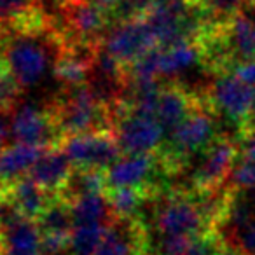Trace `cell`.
I'll use <instances>...</instances> for the list:
<instances>
[{"instance_id":"1","label":"cell","mask_w":255,"mask_h":255,"mask_svg":"<svg viewBox=\"0 0 255 255\" xmlns=\"http://www.w3.org/2000/svg\"><path fill=\"white\" fill-rule=\"evenodd\" d=\"M117 105V103H116ZM116 105L103 102L89 82L63 86L47 105L61 140L91 131H112L116 123Z\"/></svg>"},{"instance_id":"2","label":"cell","mask_w":255,"mask_h":255,"mask_svg":"<svg viewBox=\"0 0 255 255\" xmlns=\"http://www.w3.org/2000/svg\"><path fill=\"white\" fill-rule=\"evenodd\" d=\"M154 227L163 236L198 238L212 231L185 187L164 191L154 208Z\"/></svg>"},{"instance_id":"3","label":"cell","mask_w":255,"mask_h":255,"mask_svg":"<svg viewBox=\"0 0 255 255\" xmlns=\"http://www.w3.org/2000/svg\"><path fill=\"white\" fill-rule=\"evenodd\" d=\"M238 156H240L238 138L219 135L201 154H198L191 161L187 166V184L182 187L189 191H210L222 187L229 180Z\"/></svg>"},{"instance_id":"4","label":"cell","mask_w":255,"mask_h":255,"mask_svg":"<svg viewBox=\"0 0 255 255\" xmlns=\"http://www.w3.org/2000/svg\"><path fill=\"white\" fill-rule=\"evenodd\" d=\"M205 96L219 117L236 126V138L245 129L255 105V86L241 81L234 74L217 75L205 88Z\"/></svg>"},{"instance_id":"5","label":"cell","mask_w":255,"mask_h":255,"mask_svg":"<svg viewBox=\"0 0 255 255\" xmlns=\"http://www.w3.org/2000/svg\"><path fill=\"white\" fill-rule=\"evenodd\" d=\"M107 189L112 187H140L150 189L159 194L164 192L163 182L170 180L164 171L159 154H123L105 170Z\"/></svg>"},{"instance_id":"6","label":"cell","mask_w":255,"mask_h":255,"mask_svg":"<svg viewBox=\"0 0 255 255\" xmlns=\"http://www.w3.org/2000/svg\"><path fill=\"white\" fill-rule=\"evenodd\" d=\"M112 131L123 154L156 152L166 136L156 117L133 112L126 107L124 100L116 105V123Z\"/></svg>"},{"instance_id":"7","label":"cell","mask_w":255,"mask_h":255,"mask_svg":"<svg viewBox=\"0 0 255 255\" xmlns=\"http://www.w3.org/2000/svg\"><path fill=\"white\" fill-rule=\"evenodd\" d=\"M60 147L68 154L74 168L107 170L123 156L114 131H91L72 135L61 140Z\"/></svg>"},{"instance_id":"8","label":"cell","mask_w":255,"mask_h":255,"mask_svg":"<svg viewBox=\"0 0 255 255\" xmlns=\"http://www.w3.org/2000/svg\"><path fill=\"white\" fill-rule=\"evenodd\" d=\"M157 46V37L147 18L119 23L112 26L103 39V49L124 67L131 65Z\"/></svg>"},{"instance_id":"9","label":"cell","mask_w":255,"mask_h":255,"mask_svg":"<svg viewBox=\"0 0 255 255\" xmlns=\"http://www.w3.org/2000/svg\"><path fill=\"white\" fill-rule=\"evenodd\" d=\"M149 229L142 217H117L107 222L105 233L93 255H147Z\"/></svg>"},{"instance_id":"10","label":"cell","mask_w":255,"mask_h":255,"mask_svg":"<svg viewBox=\"0 0 255 255\" xmlns=\"http://www.w3.org/2000/svg\"><path fill=\"white\" fill-rule=\"evenodd\" d=\"M11 138L32 145H60L61 135L47 107H16L11 117Z\"/></svg>"},{"instance_id":"11","label":"cell","mask_w":255,"mask_h":255,"mask_svg":"<svg viewBox=\"0 0 255 255\" xmlns=\"http://www.w3.org/2000/svg\"><path fill=\"white\" fill-rule=\"evenodd\" d=\"M199 98L201 89L192 91L177 79L163 82L156 102V119L163 126L166 135L191 114V110L198 105Z\"/></svg>"},{"instance_id":"12","label":"cell","mask_w":255,"mask_h":255,"mask_svg":"<svg viewBox=\"0 0 255 255\" xmlns=\"http://www.w3.org/2000/svg\"><path fill=\"white\" fill-rule=\"evenodd\" d=\"M54 196L56 194H51L49 191L40 187L28 175L9 182L2 189V199L5 206L32 220H37L42 215Z\"/></svg>"},{"instance_id":"13","label":"cell","mask_w":255,"mask_h":255,"mask_svg":"<svg viewBox=\"0 0 255 255\" xmlns=\"http://www.w3.org/2000/svg\"><path fill=\"white\" fill-rule=\"evenodd\" d=\"M74 171V163L60 145H51L35 161L28 171V177L51 194H61Z\"/></svg>"},{"instance_id":"14","label":"cell","mask_w":255,"mask_h":255,"mask_svg":"<svg viewBox=\"0 0 255 255\" xmlns=\"http://www.w3.org/2000/svg\"><path fill=\"white\" fill-rule=\"evenodd\" d=\"M224 40L233 58V63H238L255 58V12L241 11L233 19L224 23ZM233 67V68H234Z\"/></svg>"},{"instance_id":"15","label":"cell","mask_w":255,"mask_h":255,"mask_svg":"<svg viewBox=\"0 0 255 255\" xmlns=\"http://www.w3.org/2000/svg\"><path fill=\"white\" fill-rule=\"evenodd\" d=\"M47 147L14 142L0 150V175L5 184L28 175L30 168L44 154Z\"/></svg>"},{"instance_id":"16","label":"cell","mask_w":255,"mask_h":255,"mask_svg":"<svg viewBox=\"0 0 255 255\" xmlns=\"http://www.w3.org/2000/svg\"><path fill=\"white\" fill-rule=\"evenodd\" d=\"M201 65L199 49L194 42H178L173 46L159 47V75L161 79L180 77L192 65Z\"/></svg>"},{"instance_id":"17","label":"cell","mask_w":255,"mask_h":255,"mask_svg":"<svg viewBox=\"0 0 255 255\" xmlns=\"http://www.w3.org/2000/svg\"><path fill=\"white\" fill-rule=\"evenodd\" d=\"M72 213H74L75 224L84 222H100L107 224L114 217V212L110 208L109 198L105 192H93L84 194L70 201Z\"/></svg>"},{"instance_id":"18","label":"cell","mask_w":255,"mask_h":255,"mask_svg":"<svg viewBox=\"0 0 255 255\" xmlns=\"http://www.w3.org/2000/svg\"><path fill=\"white\" fill-rule=\"evenodd\" d=\"M107 191V177L105 170L96 168H74L67 185L61 191V196L68 201L84 194L93 192H105Z\"/></svg>"},{"instance_id":"19","label":"cell","mask_w":255,"mask_h":255,"mask_svg":"<svg viewBox=\"0 0 255 255\" xmlns=\"http://www.w3.org/2000/svg\"><path fill=\"white\" fill-rule=\"evenodd\" d=\"M107 224L84 222L75 224L70 236V252L74 255H93L98 248Z\"/></svg>"},{"instance_id":"20","label":"cell","mask_w":255,"mask_h":255,"mask_svg":"<svg viewBox=\"0 0 255 255\" xmlns=\"http://www.w3.org/2000/svg\"><path fill=\"white\" fill-rule=\"evenodd\" d=\"M212 23H227L248 7V0H187Z\"/></svg>"},{"instance_id":"21","label":"cell","mask_w":255,"mask_h":255,"mask_svg":"<svg viewBox=\"0 0 255 255\" xmlns=\"http://www.w3.org/2000/svg\"><path fill=\"white\" fill-rule=\"evenodd\" d=\"M154 5L156 0H117L116 5L110 9L112 25L116 26L119 23L147 18Z\"/></svg>"},{"instance_id":"22","label":"cell","mask_w":255,"mask_h":255,"mask_svg":"<svg viewBox=\"0 0 255 255\" xmlns=\"http://www.w3.org/2000/svg\"><path fill=\"white\" fill-rule=\"evenodd\" d=\"M227 184L240 191H255V159L238 156Z\"/></svg>"},{"instance_id":"23","label":"cell","mask_w":255,"mask_h":255,"mask_svg":"<svg viewBox=\"0 0 255 255\" xmlns=\"http://www.w3.org/2000/svg\"><path fill=\"white\" fill-rule=\"evenodd\" d=\"M21 84L14 79L11 70L0 75V114L14 112L21 96Z\"/></svg>"},{"instance_id":"24","label":"cell","mask_w":255,"mask_h":255,"mask_svg":"<svg viewBox=\"0 0 255 255\" xmlns=\"http://www.w3.org/2000/svg\"><path fill=\"white\" fill-rule=\"evenodd\" d=\"M224 240L226 236L220 231H208V233L194 238L182 255H217Z\"/></svg>"},{"instance_id":"25","label":"cell","mask_w":255,"mask_h":255,"mask_svg":"<svg viewBox=\"0 0 255 255\" xmlns=\"http://www.w3.org/2000/svg\"><path fill=\"white\" fill-rule=\"evenodd\" d=\"M33 2L35 0H0V21L14 16L16 12L23 11Z\"/></svg>"},{"instance_id":"26","label":"cell","mask_w":255,"mask_h":255,"mask_svg":"<svg viewBox=\"0 0 255 255\" xmlns=\"http://www.w3.org/2000/svg\"><path fill=\"white\" fill-rule=\"evenodd\" d=\"M231 74H234L236 77H240L241 81L248 82V84L255 86V58L254 60H247L238 63Z\"/></svg>"},{"instance_id":"27","label":"cell","mask_w":255,"mask_h":255,"mask_svg":"<svg viewBox=\"0 0 255 255\" xmlns=\"http://www.w3.org/2000/svg\"><path fill=\"white\" fill-rule=\"evenodd\" d=\"M217 255H250V254H248V252H245L238 243H234V241H231V240H227V238H226V240H224V243L220 245Z\"/></svg>"},{"instance_id":"28","label":"cell","mask_w":255,"mask_h":255,"mask_svg":"<svg viewBox=\"0 0 255 255\" xmlns=\"http://www.w3.org/2000/svg\"><path fill=\"white\" fill-rule=\"evenodd\" d=\"M5 114H0V150L7 145V140L11 138V124L5 121Z\"/></svg>"},{"instance_id":"29","label":"cell","mask_w":255,"mask_h":255,"mask_svg":"<svg viewBox=\"0 0 255 255\" xmlns=\"http://www.w3.org/2000/svg\"><path fill=\"white\" fill-rule=\"evenodd\" d=\"M91 2H95L96 5H100V7L107 9V11L110 12V9H112L114 5H116L117 0H91Z\"/></svg>"},{"instance_id":"30","label":"cell","mask_w":255,"mask_h":255,"mask_svg":"<svg viewBox=\"0 0 255 255\" xmlns=\"http://www.w3.org/2000/svg\"><path fill=\"white\" fill-rule=\"evenodd\" d=\"M248 129H255V105H254V109H252V112H250V117H248L247 126H245V129L241 133L248 131ZM241 133H240V135H241ZM240 135H238V136H240Z\"/></svg>"},{"instance_id":"31","label":"cell","mask_w":255,"mask_h":255,"mask_svg":"<svg viewBox=\"0 0 255 255\" xmlns=\"http://www.w3.org/2000/svg\"><path fill=\"white\" fill-rule=\"evenodd\" d=\"M4 185H5V182H4V178H2V175H0V191L4 189Z\"/></svg>"},{"instance_id":"32","label":"cell","mask_w":255,"mask_h":255,"mask_svg":"<svg viewBox=\"0 0 255 255\" xmlns=\"http://www.w3.org/2000/svg\"><path fill=\"white\" fill-rule=\"evenodd\" d=\"M53 2H54V5H58V4H61L63 0H53Z\"/></svg>"}]
</instances>
